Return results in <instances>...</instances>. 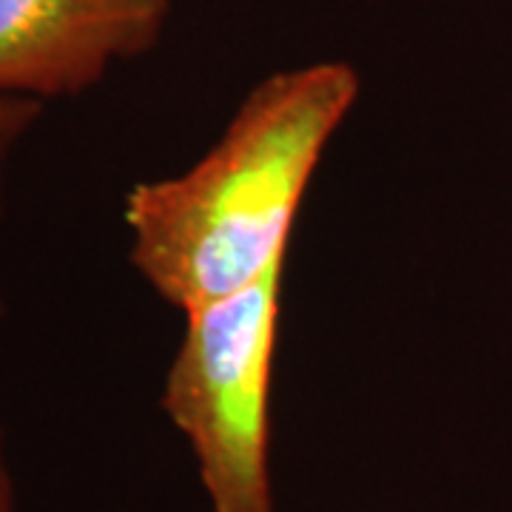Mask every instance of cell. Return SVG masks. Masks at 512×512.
I'll return each mask as SVG.
<instances>
[{"label": "cell", "mask_w": 512, "mask_h": 512, "mask_svg": "<svg viewBox=\"0 0 512 512\" xmlns=\"http://www.w3.org/2000/svg\"><path fill=\"white\" fill-rule=\"evenodd\" d=\"M0 512H15V481L6 456V436L0 427Z\"/></svg>", "instance_id": "obj_5"}, {"label": "cell", "mask_w": 512, "mask_h": 512, "mask_svg": "<svg viewBox=\"0 0 512 512\" xmlns=\"http://www.w3.org/2000/svg\"><path fill=\"white\" fill-rule=\"evenodd\" d=\"M43 114V103L37 100H20V97H0V222H3V200H6V180L9 168L23 146L26 134L35 128ZM6 311V299L0 288V313Z\"/></svg>", "instance_id": "obj_4"}, {"label": "cell", "mask_w": 512, "mask_h": 512, "mask_svg": "<svg viewBox=\"0 0 512 512\" xmlns=\"http://www.w3.org/2000/svg\"><path fill=\"white\" fill-rule=\"evenodd\" d=\"M285 265L183 313L165 370L160 407L194 453L211 512H276L271 396Z\"/></svg>", "instance_id": "obj_2"}, {"label": "cell", "mask_w": 512, "mask_h": 512, "mask_svg": "<svg viewBox=\"0 0 512 512\" xmlns=\"http://www.w3.org/2000/svg\"><path fill=\"white\" fill-rule=\"evenodd\" d=\"M168 12L171 0H0V97L89 92L157 46Z\"/></svg>", "instance_id": "obj_3"}, {"label": "cell", "mask_w": 512, "mask_h": 512, "mask_svg": "<svg viewBox=\"0 0 512 512\" xmlns=\"http://www.w3.org/2000/svg\"><path fill=\"white\" fill-rule=\"evenodd\" d=\"M359 89L342 60L271 74L197 163L134 185L123 202L128 259L148 288L188 313L285 262L313 174Z\"/></svg>", "instance_id": "obj_1"}]
</instances>
